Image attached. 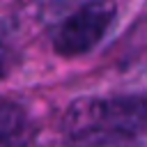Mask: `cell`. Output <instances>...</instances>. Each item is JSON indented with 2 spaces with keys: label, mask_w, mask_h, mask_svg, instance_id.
I'll list each match as a JSON object with an SVG mask.
<instances>
[{
  "label": "cell",
  "mask_w": 147,
  "mask_h": 147,
  "mask_svg": "<svg viewBox=\"0 0 147 147\" xmlns=\"http://www.w3.org/2000/svg\"><path fill=\"white\" fill-rule=\"evenodd\" d=\"M62 131L69 140L83 142L94 136H131L147 131V96H83L76 99L62 117Z\"/></svg>",
  "instance_id": "6da1fadb"
},
{
  "label": "cell",
  "mask_w": 147,
  "mask_h": 147,
  "mask_svg": "<svg viewBox=\"0 0 147 147\" xmlns=\"http://www.w3.org/2000/svg\"><path fill=\"white\" fill-rule=\"evenodd\" d=\"M115 14H117L115 0H87L57 25L53 34L55 53L64 57H76L92 51L110 30Z\"/></svg>",
  "instance_id": "7a4b0ae2"
},
{
  "label": "cell",
  "mask_w": 147,
  "mask_h": 147,
  "mask_svg": "<svg viewBox=\"0 0 147 147\" xmlns=\"http://www.w3.org/2000/svg\"><path fill=\"white\" fill-rule=\"evenodd\" d=\"M34 126L14 101H0V147H32Z\"/></svg>",
  "instance_id": "3957f363"
},
{
  "label": "cell",
  "mask_w": 147,
  "mask_h": 147,
  "mask_svg": "<svg viewBox=\"0 0 147 147\" xmlns=\"http://www.w3.org/2000/svg\"><path fill=\"white\" fill-rule=\"evenodd\" d=\"M5 76V67H2V60H0V78Z\"/></svg>",
  "instance_id": "277c9868"
}]
</instances>
